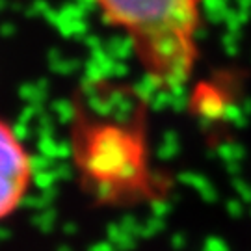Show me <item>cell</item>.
<instances>
[{
	"label": "cell",
	"instance_id": "7a4b0ae2",
	"mask_svg": "<svg viewBox=\"0 0 251 251\" xmlns=\"http://www.w3.org/2000/svg\"><path fill=\"white\" fill-rule=\"evenodd\" d=\"M76 168L82 188L99 206H149L170 194V182L154 171L140 136L104 134L82 144Z\"/></svg>",
	"mask_w": 251,
	"mask_h": 251
},
{
	"label": "cell",
	"instance_id": "6da1fadb",
	"mask_svg": "<svg viewBox=\"0 0 251 251\" xmlns=\"http://www.w3.org/2000/svg\"><path fill=\"white\" fill-rule=\"evenodd\" d=\"M100 17L128 41L136 63L158 91L184 88L199 58L206 0H93Z\"/></svg>",
	"mask_w": 251,
	"mask_h": 251
},
{
	"label": "cell",
	"instance_id": "3957f363",
	"mask_svg": "<svg viewBox=\"0 0 251 251\" xmlns=\"http://www.w3.org/2000/svg\"><path fill=\"white\" fill-rule=\"evenodd\" d=\"M34 180V164L26 145L0 119V224L9 220L26 199Z\"/></svg>",
	"mask_w": 251,
	"mask_h": 251
}]
</instances>
